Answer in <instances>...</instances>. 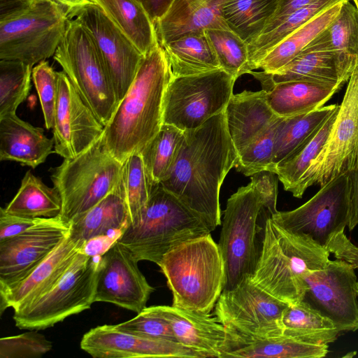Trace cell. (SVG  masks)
I'll use <instances>...</instances> for the list:
<instances>
[{"instance_id": "cell-32", "label": "cell", "mask_w": 358, "mask_h": 358, "mask_svg": "<svg viewBox=\"0 0 358 358\" xmlns=\"http://www.w3.org/2000/svg\"><path fill=\"white\" fill-rule=\"evenodd\" d=\"M282 334L305 343L334 342L339 331L334 322L304 301L289 304L282 316Z\"/></svg>"}, {"instance_id": "cell-18", "label": "cell", "mask_w": 358, "mask_h": 358, "mask_svg": "<svg viewBox=\"0 0 358 358\" xmlns=\"http://www.w3.org/2000/svg\"><path fill=\"white\" fill-rule=\"evenodd\" d=\"M130 250L118 241L101 255L95 302L115 304L140 313L155 290L138 266Z\"/></svg>"}, {"instance_id": "cell-39", "label": "cell", "mask_w": 358, "mask_h": 358, "mask_svg": "<svg viewBox=\"0 0 358 358\" xmlns=\"http://www.w3.org/2000/svg\"><path fill=\"white\" fill-rule=\"evenodd\" d=\"M338 106L328 105L307 113L283 117L276 132L273 158L269 171L296 148Z\"/></svg>"}, {"instance_id": "cell-54", "label": "cell", "mask_w": 358, "mask_h": 358, "mask_svg": "<svg viewBox=\"0 0 358 358\" xmlns=\"http://www.w3.org/2000/svg\"><path fill=\"white\" fill-rule=\"evenodd\" d=\"M66 10L69 15L85 6L95 3L94 0H50Z\"/></svg>"}, {"instance_id": "cell-55", "label": "cell", "mask_w": 358, "mask_h": 358, "mask_svg": "<svg viewBox=\"0 0 358 358\" xmlns=\"http://www.w3.org/2000/svg\"><path fill=\"white\" fill-rule=\"evenodd\" d=\"M353 1L355 2V6H357V8L358 9V0H353Z\"/></svg>"}, {"instance_id": "cell-27", "label": "cell", "mask_w": 358, "mask_h": 358, "mask_svg": "<svg viewBox=\"0 0 358 358\" xmlns=\"http://www.w3.org/2000/svg\"><path fill=\"white\" fill-rule=\"evenodd\" d=\"M343 83L296 80L277 83L266 92L273 113L282 117L307 113L327 102Z\"/></svg>"}, {"instance_id": "cell-7", "label": "cell", "mask_w": 358, "mask_h": 358, "mask_svg": "<svg viewBox=\"0 0 358 358\" xmlns=\"http://www.w3.org/2000/svg\"><path fill=\"white\" fill-rule=\"evenodd\" d=\"M69 19L65 8L50 0L0 18V59L18 60L32 66L54 56Z\"/></svg>"}, {"instance_id": "cell-38", "label": "cell", "mask_w": 358, "mask_h": 358, "mask_svg": "<svg viewBox=\"0 0 358 358\" xmlns=\"http://www.w3.org/2000/svg\"><path fill=\"white\" fill-rule=\"evenodd\" d=\"M280 0H230L223 8L228 27L248 45L265 29Z\"/></svg>"}, {"instance_id": "cell-42", "label": "cell", "mask_w": 358, "mask_h": 358, "mask_svg": "<svg viewBox=\"0 0 358 358\" xmlns=\"http://www.w3.org/2000/svg\"><path fill=\"white\" fill-rule=\"evenodd\" d=\"M122 183L129 214V225L139 223L153 189L140 152L131 155L122 163Z\"/></svg>"}, {"instance_id": "cell-8", "label": "cell", "mask_w": 358, "mask_h": 358, "mask_svg": "<svg viewBox=\"0 0 358 358\" xmlns=\"http://www.w3.org/2000/svg\"><path fill=\"white\" fill-rule=\"evenodd\" d=\"M53 57L105 127L117 108L116 94L92 36L77 19L69 17Z\"/></svg>"}, {"instance_id": "cell-29", "label": "cell", "mask_w": 358, "mask_h": 358, "mask_svg": "<svg viewBox=\"0 0 358 358\" xmlns=\"http://www.w3.org/2000/svg\"><path fill=\"white\" fill-rule=\"evenodd\" d=\"M143 55L159 44L155 22L138 0H94Z\"/></svg>"}, {"instance_id": "cell-11", "label": "cell", "mask_w": 358, "mask_h": 358, "mask_svg": "<svg viewBox=\"0 0 358 358\" xmlns=\"http://www.w3.org/2000/svg\"><path fill=\"white\" fill-rule=\"evenodd\" d=\"M262 208L261 196L251 182L227 200L217 243L224 266L223 290L234 288L255 271L259 256L257 221Z\"/></svg>"}, {"instance_id": "cell-9", "label": "cell", "mask_w": 358, "mask_h": 358, "mask_svg": "<svg viewBox=\"0 0 358 358\" xmlns=\"http://www.w3.org/2000/svg\"><path fill=\"white\" fill-rule=\"evenodd\" d=\"M101 255L81 251L60 280L34 301L14 310L20 329L40 330L90 308L94 303Z\"/></svg>"}, {"instance_id": "cell-44", "label": "cell", "mask_w": 358, "mask_h": 358, "mask_svg": "<svg viewBox=\"0 0 358 358\" xmlns=\"http://www.w3.org/2000/svg\"><path fill=\"white\" fill-rule=\"evenodd\" d=\"M282 119L278 117L238 155L234 166L237 171L251 176L262 171H269L273 158L276 132Z\"/></svg>"}, {"instance_id": "cell-23", "label": "cell", "mask_w": 358, "mask_h": 358, "mask_svg": "<svg viewBox=\"0 0 358 358\" xmlns=\"http://www.w3.org/2000/svg\"><path fill=\"white\" fill-rule=\"evenodd\" d=\"M357 59L337 51L302 52L274 73L252 71L250 74L259 81L264 91L275 84L296 80L345 84L350 78Z\"/></svg>"}, {"instance_id": "cell-35", "label": "cell", "mask_w": 358, "mask_h": 358, "mask_svg": "<svg viewBox=\"0 0 358 358\" xmlns=\"http://www.w3.org/2000/svg\"><path fill=\"white\" fill-rule=\"evenodd\" d=\"M338 108L339 106L296 148L273 168L271 171L276 173L285 190L292 192L322 149L335 121Z\"/></svg>"}, {"instance_id": "cell-21", "label": "cell", "mask_w": 358, "mask_h": 358, "mask_svg": "<svg viewBox=\"0 0 358 358\" xmlns=\"http://www.w3.org/2000/svg\"><path fill=\"white\" fill-rule=\"evenodd\" d=\"M87 241L69 236L41 263L20 280L0 287V313L19 309L51 289L69 268Z\"/></svg>"}, {"instance_id": "cell-12", "label": "cell", "mask_w": 358, "mask_h": 358, "mask_svg": "<svg viewBox=\"0 0 358 358\" xmlns=\"http://www.w3.org/2000/svg\"><path fill=\"white\" fill-rule=\"evenodd\" d=\"M222 69L173 77L164 96L163 124L185 131L196 129L223 112L234 94L235 81Z\"/></svg>"}, {"instance_id": "cell-19", "label": "cell", "mask_w": 358, "mask_h": 358, "mask_svg": "<svg viewBox=\"0 0 358 358\" xmlns=\"http://www.w3.org/2000/svg\"><path fill=\"white\" fill-rule=\"evenodd\" d=\"M59 216L43 218L23 233L0 242V287L25 276L69 234Z\"/></svg>"}, {"instance_id": "cell-36", "label": "cell", "mask_w": 358, "mask_h": 358, "mask_svg": "<svg viewBox=\"0 0 358 358\" xmlns=\"http://www.w3.org/2000/svg\"><path fill=\"white\" fill-rule=\"evenodd\" d=\"M345 0H313L286 16L275 28L262 33L248 45L250 68L252 71L262 58L294 31L335 4Z\"/></svg>"}, {"instance_id": "cell-6", "label": "cell", "mask_w": 358, "mask_h": 358, "mask_svg": "<svg viewBox=\"0 0 358 358\" xmlns=\"http://www.w3.org/2000/svg\"><path fill=\"white\" fill-rule=\"evenodd\" d=\"M122 171V163L109 153L102 136L78 156L64 159L51 175L62 200L59 217L69 224L113 191Z\"/></svg>"}, {"instance_id": "cell-28", "label": "cell", "mask_w": 358, "mask_h": 358, "mask_svg": "<svg viewBox=\"0 0 358 358\" xmlns=\"http://www.w3.org/2000/svg\"><path fill=\"white\" fill-rule=\"evenodd\" d=\"M69 224L70 235L87 242L115 231L122 233L129 224L122 180L113 191Z\"/></svg>"}, {"instance_id": "cell-14", "label": "cell", "mask_w": 358, "mask_h": 358, "mask_svg": "<svg viewBox=\"0 0 358 358\" xmlns=\"http://www.w3.org/2000/svg\"><path fill=\"white\" fill-rule=\"evenodd\" d=\"M320 187L301 206L289 211L278 210L271 218L284 229L307 235L326 248L349 223L351 172L343 173Z\"/></svg>"}, {"instance_id": "cell-49", "label": "cell", "mask_w": 358, "mask_h": 358, "mask_svg": "<svg viewBox=\"0 0 358 358\" xmlns=\"http://www.w3.org/2000/svg\"><path fill=\"white\" fill-rule=\"evenodd\" d=\"M43 218H29L11 215L0 210V242L15 237L32 227Z\"/></svg>"}, {"instance_id": "cell-45", "label": "cell", "mask_w": 358, "mask_h": 358, "mask_svg": "<svg viewBox=\"0 0 358 358\" xmlns=\"http://www.w3.org/2000/svg\"><path fill=\"white\" fill-rule=\"evenodd\" d=\"M52 343L36 331L0 339V358L40 357L51 350Z\"/></svg>"}, {"instance_id": "cell-56", "label": "cell", "mask_w": 358, "mask_h": 358, "mask_svg": "<svg viewBox=\"0 0 358 358\" xmlns=\"http://www.w3.org/2000/svg\"><path fill=\"white\" fill-rule=\"evenodd\" d=\"M30 1H35V0H30Z\"/></svg>"}, {"instance_id": "cell-43", "label": "cell", "mask_w": 358, "mask_h": 358, "mask_svg": "<svg viewBox=\"0 0 358 358\" xmlns=\"http://www.w3.org/2000/svg\"><path fill=\"white\" fill-rule=\"evenodd\" d=\"M33 67L18 60L0 59V117L16 114L29 95Z\"/></svg>"}, {"instance_id": "cell-24", "label": "cell", "mask_w": 358, "mask_h": 358, "mask_svg": "<svg viewBox=\"0 0 358 358\" xmlns=\"http://www.w3.org/2000/svg\"><path fill=\"white\" fill-rule=\"evenodd\" d=\"M229 1L171 0L155 21L159 45L210 28H229L223 17V8Z\"/></svg>"}, {"instance_id": "cell-2", "label": "cell", "mask_w": 358, "mask_h": 358, "mask_svg": "<svg viewBox=\"0 0 358 358\" xmlns=\"http://www.w3.org/2000/svg\"><path fill=\"white\" fill-rule=\"evenodd\" d=\"M171 78L169 62L159 43L143 55L131 86L104 127L103 144L121 163L141 152L160 130L165 92Z\"/></svg>"}, {"instance_id": "cell-34", "label": "cell", "mask_w": 358, "mask_h": 358, "mask_svg": "<svg viewBox=\"0 0 358 358\" xmlns=\"http://www.w3.org/2000/svg\"><path fill=\"white\" fill-rule=\"evenodd\" d=\"M329 345L305 343L284 334L252 341L227 352L223 358H322Z\"/></svg>"}, {"instance_id": "cell-1", "label": "cell", "mask_w": 358, "mask_h": 358, "mask_svg": "<svg viewBox=\"0 0 358 358\" xmlns=\"http://www.w3.org/2000/svg\"><path fill=\"white\" fill-rule=\"evenodd\" d=\"M237 158L224 110L184 131L173 164L160 184L214 231L222 224L220 188Z\"/></svg>"}, {"instance_id": "cell-25", "label": "cell", "mask_w": 358, "mask_h": 358, "mask_svg": "<svg viewBox=\"0 0 358 358\" xmlns=\"http://www.w3.org/2000/svg\"><path fill=\"white\" fill-rule=\"evenodd\" d=\"M225 115L238 155L279 117L270 108L264 90L234 94L225 108Z\"/></svg>"}, {"instance_id": "cell-10", "label": "cell", "mask_w": 358, "mask_h": 358, "mask_svg": "<svg viewBox=\"0 0 358 358\" xmlns=\"http://www.w3.org/2000/svg\"><path fill=\"white\" fill-rule=\"evenodd\" d=\"M288 305L257 285L250 276L223 290L213 315L229 334L224 355L252 341L282 334V316Z\"/></svg>"}, {"instance_id": "cell-16", "label": "cell", "mask_w": 358, "mask_h": 358, "mask_svg": "<svg viewBox=\"0 0 358 358\" xmlns=\"http://www.w3.org/2000/svg\"><path fill=\"white\" fill-rule=\"evenodd\" d=\"M69 17L77 19L92 36L119 103L131 86L143 55L97 4L85 6Z\"/></svg>"}, {"instance_id": "cell-31", "label": "cell", "mask_w": 358, "mask_h": 358, "mask_svg": "<svg viewBox=\"0 0 358 358\" xmlns=\"http://www.w3.org/2000/svg\"><path fill=\"white\" fill-rule=\"evenodd\" d=\"M343 1L330 7L287 36L262 58L256 69L272 73L290 62L336 18Z\"/></svg>"}, {"instance_id": "cell-17", "label": "cell", "mask_w": 358, "mask_h": 358, "mask_svg": "<svg viewBox=\"0 0 358 358\" xmlns=\"http://www.w3.org/2000/svg\"><path fill=\"white\" fill-rule=\"evenodd\" d=\"M53 130L54 149L64 159L73 158L94 145L104 126L80 96L66 74L57 71V99Z\"/></svg>"}, {"instance_id": "cell-30", "label": "cell", "mask_w": 358, "mask_h": 358, "mask_svg": "<svg viewBox=\"0 0 358 358\" xmlns=\"http://www.w3.org/2000/svg\"><path fill=\"white\" fill-rule=\"evenodd\" d=\"M161 46L169 62L173 77L201 74L221 69L204 33L185 35Z\"/></svg>"}, {"instance_id": "cell-50", "label": "cell", "mask_w": 358, "mask_h": 358, "mask_svg": "<svg viewBox=\"0 0 358 358\" xmlns=\"http://www.w3.org/2000/svg\"><path fill=\"white\" fill-rule=\"evenodd\" d=\"M326 248L336 259L345 261L358 270V247L347 238L344 231L335 236ZM356 292L358 295V280L356 283Z\"/></svg>"}, {"instance_id": "cell-53", "label": "cell", "mask_w": 358, "mask_h": 358, "mask_svg": "<svg viewBox=\"0 0 358 358\" xmlns=\"http://www.w3.org/2000/svg\"><path fill=\"white\" fill-rule=\"evenodd\" d=\"M146 9L152 20L160 17L168 8L171 0H138Z\"/></svg>"}, {"instance_id": "cell-13", "label": "cell", "mask_w": 358, "mask_h": 358, "mask_svg": "<svg viewBox=\"0 0 358 358\" xmlns=\"http://www.w3.org/2000/svg\"><path fill=\"white\" fill-rule=\"evenodd\" d=\"M357 158L358 59L327 140L291 193L301 198L309 187H322L334 178L352 172Z\"/></svg>"}, {"instance_id": "cell-37", "label": "cell", "mask_w": 358, "mask_h": 358, "mask_svg": "<svg viewBox=\"0 0 358 358\" xmlns=\"http://www.w3.org/2000/svg\"><path fill=\"white\" fill-rule=\"evenodd\" d=\"M350 1L343 2L336 18L302 52L337 51L358 59V9Z\"/></svg>"}, {"instance_id": "cell-52", "label": "cell", "mask_w": 358, "mask_h": 358, "mask_svg": "<svg viewBox=\"0 0 358 358\" xmlns=\"http://www.w3.org/2000/svg\"><path fill=\"white\" fill-rule=\"evenodd\" d=\"M358 225V158L355 169L351 172L350 213L348 229L352 231Z\"/></svg>"}, {"instance_id": "cell-26", "label": "cell", "mask_w": 358, "mask_h": 358, "mask_svg": "<svg viewBox=\"0 0 358 358\" xmlns=\"http://www.w3.org/2000/svg\"><path fill=\"white\" fill-rule=\"evenodd\" d=\"M54 148L42 128L21 120L16 114L0 117V159L13 161L32 169L45 162Z\"/></svg>"}, {"instance_id": "cell-46", "label": "cell", "mask_w": 358, "mask_h": 358, "mask_svg": "<svg viewBox=\"0 0 358 358\" xmlns=\"http://www.w3.org/2000/svg\"><path fill=\"white\" fill-rule=\"evenodd\" d=\"M32 79L37 91L46 129H52L57 99V71L43 60L32 69Z\"/></svg>"}, {"instance_id": "cell-40", "label": "cell", "mask_w": 358, "mask_h": 358, "mask_svg": "<svg viewBox=\"0 0 358 358\" xmlns=\"http://www.w3.org/2000/svg\"><path fill=\"white\" fill-rule=\"evenodd\" d=\"M184 131L163 124L156 136L140 152L152 187L160 184L175 161Z\"/></svg>"}, {"instance_id": "cell-4", "label": "cell", "mask_w": 358, "mask_h": 358, "mask_svg": "<svg viewBox=\"0 0 358 358\" xmlns=\"http://www.w3.org/2000/svg\"><path fill=\"white\" fill-rule=\"evenodd\" d=\"M158 266L172 293L173 306L210 313L224 282L222 257L210 234L174 247Z\"/></svg>"}, {"instance_id": "cell-5", "label": "cell", "mask_w": 358, "mask_h": 358, "mask_svg": "<svg viewBox=\"0 0 358 358\" xmlns=\"http://www.w3.org/2000/svg\"><path fill=\"white\" fill-rule=\"evenodd\" d=\"M212 231L199 214L159 184L153 187L139 223L127 226L116 241L138 262L159 265L174 247Z\"/></svg>"}, {"instance_id": "cell-51", "label": "cell", "mask_w": 358, "mask_h": 358, "mask_svg": "<svg viewBox=\"0 0 358 358\" xmlns=\"http://www.w3.org/2000/svg\"><path fill=\"white\" fill-rule=\"evenodd\" d=\"M313 0H280L278 8L263 32L275 28L286 16ZM262 32V33H263Z\"/></svg>"}, {"instance_id": "cell-22", "label": "cell", "mask_w": 358, "mask_h": 358, "mask_svg": "<svg viewBox=\"0 0 358 358\" xmlns=\"http://www.w3.org/2000/svg\"><path fill=\"white\" fill-rule=\"evenodd\" d=\"M148 308L169 323L177 342L199 352L203 358H222L228 348L229 334L213 314L173 306Z\"/></svg>"}, {"instance_id": "cell-15", "label": "cell", "mask_w": 358, "mask_h": 358, "mask_svg": "<svg viewBox=\"0 0 358 358\" xmlns=\"http://www.w3.org/2000/svg\"><path fill=\"white\" fill-rule=\"evenodd\" d=\"M353 266L336 259L320 270H309L303 301L331 319L339 332L358 330L357 275Z\"/></svg>"}, {"instance_id": "cell-48", "label": "cell", "mask_w": 358, "mask_h": 358, "mask_svg": "<svg viewBox=\"0 0 358 358\" xmlns=\"http://www.w3.org/2000/svg\"><path fill=\"white\" fill-rule=\"evenodd\" d=\"M251 183L261 196L263 208L268 210L271 215L278 212V180L275 173L264 170L250 176Z\"/></svg>"}, {"instance_id": "cell-20", "label": "cell", "mask_w": 358, "mask_h": 358, "mask_svg": "<svg viewBox=\"0 0 358 358\" xmlns=\"http://www.w3.org/2000/svg\"><path fill=\"white\" fill-rule=\"evenodd\" d=\"M80 348L95 358H203L199 352L178 342L148 338L104 324L85 333Z\"/></svg>"}, {"instance_id": "cell-3", "label": "cell", "mask_w": 358, "mask_h": 358, "mask_svg": "<svg viewBox=\"0 0 358 358\" xmlns=\"http://www.w3.org/2000/svg\"><path fill=\"white\" fill-rule=\"evenodd\" d=\"M329 252L310 236L287 231L268 217L253 282L273 296L294 304L303 300L309 270L326 267Z\"/></svg>"}, {"instance_id": "cell-33", "label": "cell", "mask_w": 358, "mask_h": 358, "mask_svg": "<svg viewBox=\"0 0 358 358\" xmlns=\"http://www.w3.org/2000/svg\"><path fill=\"white\" fill-rule=\"evenodd\" d=\"M3 208L11 215L20 217L51 218L59 216L62 200L54 187H49L29 171L15 196Z\"/></svg>"}, {"instance_id": "cell-47", "label": "cell", "mask_w": 358, "mask_h": 358, "mask_svg": "<svg viewBox=\"0 0 358 358\" xmlns=\"http://www.w3.org/2000/svg\"><path fill=\"white\" fill-rule=\"evenodd\" d=\"M114 325L121 331L177 342L169 323L148 307H145L134 318Z\"/></svg>"}, {"instance_id": "cell-41", "label": "cell", "mask_w": 358, "mask_h": 358, "mask_svg": "<svg viewBox=\"0 0 358 358\" xmlns=\"http://www.w3.org/2000/svg\"><path fill=\"white\" fill-rule=\"evenodd\" d=\"M221 69L236 80L250 73L248 44L230 28H210L204 31Z\"/></svg>"}]
</instances>
